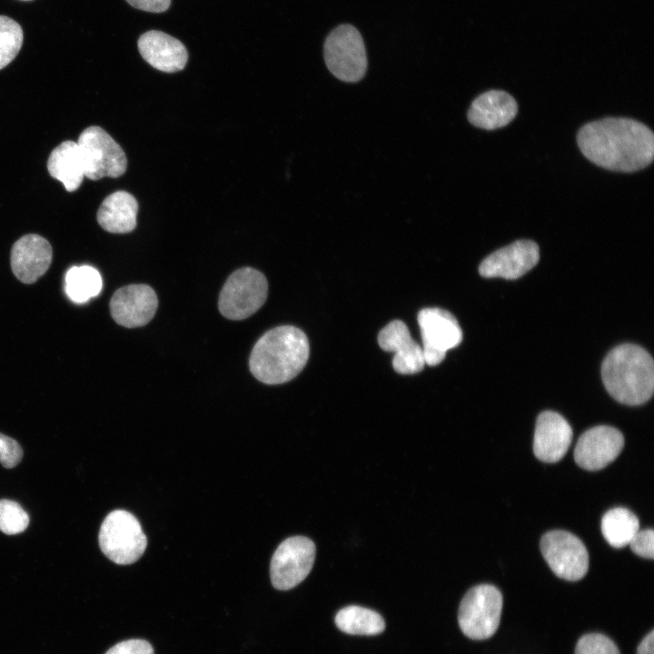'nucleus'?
Returning <instances> with one entry per match:
<instances>
[{
	"label": "nucleus",
	"instance_id": "nucleus-31",
	"mask_svg": "<svg viewBox=\"0 0 654 654\" xmlns=\"http://www.w3.org/2000/svg\"><path fill=\"white\" fill-rule=\"evenodd\" d=\"M126 2L136 9L151 13L164 12L171 4V0H126Z\"/></svg>",
	"mask_w": 654,
	"mask_h": 654
},
{
	"label": "nucleus",
	"instance_id": "nucleus-9",
	"mask_svg": "<svg viewBox=\"0 0 654 654\" xmlns=\"http://www.w3.org/2000/svg\"><path fill=\"white\" fill-rule=\"evenodd\" d=\"M315 552L314 543L306 537L293 536L284 540L272 557L270 576L272 586L287 590L301 583L312 568Z\"/></svg>",
	"mask_w": 654,
	"mask_h": 654
},
{
	"label": "nucleus",
	"instance_id": "nucleus-18",
	"mask_svg": "<svg viewBox=\"0 0 654 654\" xmlns=\"http://www.w3.org/2000/svg\"><path fill=\"white\" fill-rule=\"evenodd\" d=\"M138 50L142 57L154 68L175 73L184 68L188 53L178 39L161 31L151 30L138 39Z\"/></svg>",
	"mask_w": 654,
	"mask_h": 654
},
{
	"label": "nucleus",
	"instance_id": "nucleus-1",
	"mask_svg": "<svg viewBox=\"0 0 654 654\" xmlns=\"http://www.w3.org/2000/svg\"><path fill=\"white\" fill-rule=\"evenodd\" d=\"M577 142L586 158L611 171H639L654 156L652 131L629 118L609 117L589 123L579 131Z\"/></svg>",
	"mask_w": 654,
	"mask_h": 654
},
{
	"label": "nucleus",
	"instance_id": "nucleus-8",
	"mask_svg": "<svg viewBox=\"0 0 654 654\" xmlns=\"http://www.w3.org/2000/svg\"><path fill=\"white\" fill-rule=\"evenodd\" d=\"M77 144L88 179L116 178L125 173L127 159L124 150L103 128L87 127L80 134Z\"/></svg>",
	"mask_w": 654,
	"mask_h": 654
},
{
	"label": "nucleus",
	"instance_id": "nucleus-11",
	"mask_svg": "<svg viewBox=\"0 0 654 654\" xmlns=\"http://www.w3.org/2000/svg\"><path fill=\"white\" fill-rule=\"evenodd\" d=\"M425 364L441 363L446 352L458 346L462 332L456 318L441 308H425L418 314Z\"/></svg>",
	"mask_w": 654,
	"mask_h": 654
},
{
	"label": "nucleus",
	"instance_id": "nucleus-3",
	"mask_svg": "<svg viewBox=\"0 0 654 654\" xmlns=\"http://www.w3.org/2000/svg\"><path fill=\"white\" fill-rule=\"evenodd\" d=\"M604 386L617 401L639 405L648 401L654 390V363L650 354L636 344L612 349L601 366Z\"/></svg>",
	"mask_w": 654,
	"mask_h": 654
},
{
	"label": "nucleus",
	"instance_id": "nucleus-5",
	"mask_svg": "<svg viewBox=\"0 0 654 654\" xmlns=\"http://www.w3.org/2000/svg\"><path fill=\"white\" fill-rule=\"evenodd\" d=\"M327 68L339 80L360 81L366 73L368 61L364 42L356 27L340 25L327 35L323 45Z\"/></svg>",
	"mask_w": 654,
	"mask_h": 654
},
{
	"label": "nucleus",
	"instance_id": "nucleus-20",
	"mask_svg": "<svg viewBox=\"0 0 654 654\" xmlns=\"http://www.w3.org/2000/svg\"><path fill=\"white\" fill-rule=\"evenodd\" d=\"M137 213L136 199L125 191H117L103 201L96 217L104 230L113 233H125L135 228Z\"/></svg>",
	"mask_w": 654,
	"mask_h": 654
},
{
	"label": "nucleus",
	"instance_id": "nucleus-23",
	"mask_svg": "<svg viewBox=\"0 0 654 654\" xmlns=\"http://www.w3.org/2000/svg\"><path fill=\"white\" fill-rule=\"evenodd\" d=\"M639 530L636 515L626 508H614L608 510L601 520V532L607 542L614 548H623L629 544Z\"/></svg>",
	"mask_w": 654,
	"mask_h": 654
},
{
	"label": "nucleus",
	"instance_id": "nucleus-14",
	"mask_svg": "<svg viewBox=\"0 0 654 654\" xmlns=\"http://www.w3.org/2000/svg\"><path fill=\"white\" fill-rule=\"evenodd\" d=\"M158 299L146 284H130L118 289L111 298L110 312L116 323L126 328L141 327L155 314Z\"/></svg>",
	"mask_w": 654,
	"mask_h": 654
},
{
	"label": "nucleus",
	"instance_id": "nucleus-17",
	"mask_svg": "<svg viewBox=\"0 0 654 654\" xmlns=\"http://www.w3.org/2000/svg\"><path fill=\"white\" fill-rule=\"evenodd\" d=\"M10 261L15 276L24 283H33L48 270L52 247L44 237L26 234L14 243Z\"/></svg>",
	"mask_w": 654,
	"mask_h": 654
},
{
	"label": "nucleus",
	"instance_id": "nucleus-32",
	"mask_svg": "<svg viewBox=\"0 0 654 654\" xmlns=\"http://www.w3.org/2000/svg\"><path fill=\"white\" fill-rule=\"evenodd\" d=\"M654 649V631L651 630L640 642L638 647L637 654H653Z\"/></svg>",
	"mask_w": 654,
	"mask_h": 654
},
{
	"label": "nucleus",
	"instance_id": "nucleus-12",
	"mask_svg": "<svg viewBox=\"0 0 654 654\" xmlns=\"http://www.w3.org/2000/svg\"><path fill=\"white\" fill-rule=\"evenodd\" d=\"M623 445L624 438L619 430L608 425L596 426L579 438L574 460L584 470H601L619 456Z\"/></svg>",
	"mask_w": 654,
	"mask_h": 654
},
{
	"label": "nucleus",
	"instance_id": "nucleus-2",
	"mask_svg": "<svg viewBox=\"0 0 654 654\" xmlns=\"http://www.w3.org/2000/svg\"><path fill=\"white\" fill-rule=\"evenodd\" d=\"M309 353V342L302 330L278 326L266 332L254 344L249 360L250 371L263 383H284L301 372Z\"/></svg>",
	"mask_w": 654,
	"mask_h": 654
},
{
	"label": "nucleus",
	"instance_id": "nucleus-13",
	"mask_svg": "<svg viewBox=\"0 0 654 654\" xmlns=\"http://www.w3.org/2000/svg\"><path fill=\"white\" fill-rule=\"evenodd\" d=\"M540 260L538 244L530 240H519L487 256L479 266L486 278H520L531 270Z\"/></svg>",
	"mask_w": 654,
	"mask_h": 654
},
{
	"label": "nucleus",
	"instance_id": "nucleus-4",
	"mask_svg": "<svg viewBox=\"0 0 654 654\" xmlns=\"http://www.w3.org/2000/svg\"><path fill=\"white\" fill-rule=\"evenodd\" d=\"M98 540L102 552L120 565L132 564L139 560L147 544L138 520L123 510H113L105 517Z\"/></svg>",
	"mask_w": 654,
	"mask_h": 654
},
{
	"label": "nucleus",
	"instance_id": "nucleus-33",
	"mask_svg": "<svg viewBox=\"0 0 654 654\" xmlns=\"http://www.w3.org/2000/svg\"><path fill=\"white\" fill-rule=\"evenodd\" d=\"M24 1H28V0H24Z\"/></svg>",
	"mask_w": 654,
	"mask_h": 654
},
{
	"label": "nucleus",
	"instance_id": "nucleus-30",
	"mask_svg": "<svg viewBox=\"0 0 654 654\" xmlns=\"http://www.w3.org/2000/svg\"><path fill=\"white\" fill-rule=\"evenodd\" d=\"M105 654H154V649L149 642L134 639L117 643Z\"/></svg>",
	"mask_w": 654,
	"mask_h": 654
},
{
	"label": "nucleus",
	"instance_id": "nucleus-28",
	"mask_svg": "<svg viewBox=\"0 0 654 654\" xmlns=\"http://www.w3.org/2000/svg\"><path fill=\"white\" fill-rule=\"evenodd\" d=\"M23 457L19 443L14 439L0 433V462L5 468L16 466Z\"/></svg>",
	"mask_w": 654,
	"mask_h": 654
},
{
	"label": "nucleus",
	"instance_id": "nucleus-27",
	"mask_svg": "<svg viewBox=\"0 0 654 654\" xmlns=\"http://www.w3.org/2000/svg\"><path fill=\"white\" fill-rule=\"evenodd\" d=\"M575 654H619V651L609 638L599 633H590L579 639Z\"/></svg>",
	"mask_w": 654,
	"mask_h": 654
},
{
	"label": "nucleus",
	"instance_id": "nucleus-26",
	"mask_svg": "<svg viewBox=\"0 0 654 654\" xmlns=\"http://www.w3.org/2000/svg\"><path fill=\"white\" fill-rule=\"evenodd\" d=\"M29 524V516L15 501L0 500V530L8 535L24 531Z\"/></svg>",
	"mask_w": 654,
	"mask_h": 654
},
{
	"label": "nucleus",
	"instance_id": "nucleus-25",
	"mask_svg": "<svg viewBox=\"0 0 654 654\" xmlns=\"http://www.w3.org/2000/svg\"><path fill=\"white\" fill-rule=\"evenodd\" d=\"M23 43V30L15 20L0 15V69L17 55Z\"/></svg>",
	"mask_w": 654,
	"mask_h": 654
},
{
	"label": "nucleus",
	"instance_id": "nucleus-21",
	"mask_svg": "<svg viewBox=\"0 0 654 654\" xmlns=\"http://www.w3.org/2000/svg\"><path fill=\"white\" fill-rule=\"evenodd\" d=\"M47 169L50 175L60 181L67 192H74L81 185L84 170L77 143L64 141L49 155Z\"/></svg>",
	"mask_w": 654,
	"mask_h": 654
},
{
	"label": "nucleus",
	"instance_id": "nucleus-24",
	"mask_svg": "<svg viewBox=\"0 0 654 654\" xmlns=\"http://www.w3.org/2000/svg\"><path fill=\"white\" fill-rule=\"evenodd\" d=\"M103 287L100 272L89 265L73 266L65 273L64 291L76 303H84L97 296Z\"/></svg>",
	"mask_w": 654,
	"mask_h": 654
},
{
	"label": "nucleus",
	"instance_id": "nucleus-7",
	"mask_svg": "<svg viewBox=\"0 0 654 654\" xmlns=\"http://www.w3.org/2000/svg\"><path fill=\"white\" fill-rule=\"evenodd\" d=\"M502 609L500 591L490 584L471 588L461 601L458 621L462 633L472 639H486L497 630Z\"/></svg>",
	"mask_w": 654,
	"mask_h": 654
},
{
	"label": "nucleus",
	"instance_id": "nucleus-6",
	"mask_svg": "<svg viewBox=\"0 0 654 654\" xmlns=\"http://www.w3.org/2000/svg\"><path fill=\"white\" fill-rule=\"evenodd\" d=\"M268 282L259 271L244 267L233 272L223 284L218 306L230 320H243L253 315L265 302Z\"/></svg>",
	"mask_w": 654,
	"mask_h": 654
},
{
	"label": "nucleus",
	"instance_id": "nucleus-19",
	"mask_svg": "<svg viewBox=\"0 0 654 654\" xmlns=\"http://www.w3.org/2000/svg\"><path fill=\"white\" fill-rule=\"evenodd\" d=\"M517 112V103L510 94L501 90H490L474 99L468 119L476 127L494 130L510 124Z\"/></svg>",
	"mask_w": 654,
	"mask_h": 654
},
{
	"label": "nucleus",
	"instance_id": "nucleus-29",
	"mask_svg": "<svg viewBox=\"0 0 654 654\" xmlns=\"http://www.w3.org/2000/svg\"><path fill=\"white\" fill-rule=\"evenodd\" d=\"M629 545L635 554L642 558L652 560L654 558L653 530H639L633 536Z\"/></svg>",
	"mask_w": 654,
	"mask_h": 654
},
{
	"label": "nucleus",
	"instance_id": "nucleus-22",
	"mask_svg": "<svg viewBox=\"0 0 654 654\" xmlns=\"http://www.w3.org/2000/svg\"><path fill=\"white\" fill-rule=\"evenodd\" d=\"M336 626L352 635H377L383 631L385 622L376 611L360 606H347L335 616Z\"/></svg>",
	"mask_w": 654,
	"mask_h": 654
},
{
	"label": "nucleus",
	"instance_id": "nucleus-10",
	"mask_svg": "<svg viewBox=\"0 0 654 654\" xmlns=\"http://www.w3.org/2000/svg\"><path fill=\"white\" fill-rule=\"evenodd\" d=\"M540 550L550 570L570 581L582 579L589 569V555L583 542L565 530H551L540 540Z\"/></svg>",
	"mask_w": 654,
	"mask_h": 654
},
{
	"label": "nucleus",
	"instance_id": "nucleus-16",
	"mask_svg": "<svg viewBox=\"0 0 654 654\" xmlns=\"http://www.w3.org/2000/svg\"><path fill=\"white\" fill-rule=\"evenodd\" d=\"M572 440V429L558 412L542 411L537 418L533 452L544 462H557L566 454Z\"/></svg>",
	"mask_w": 654,
	"mask_h": 654
},
{
	"label": "nucleus",
	"instance_id": "nucleus-15",
	"mask_svg": "<svg viewBox=\"0 0 654 654\" xmlns=\"http://www.w3.org/2000/svg\"><path fill=\"white\" fill-rule=\"evenodd\" d=\"M378 342L383 351L394 353L392 366L400 374H414L424 365L421 346L411 336L406 324L395 320L388 323L379 333Z\"/></svg>",
	"mask_w": 654,
	"mask_h": 654
}]
</instances>
